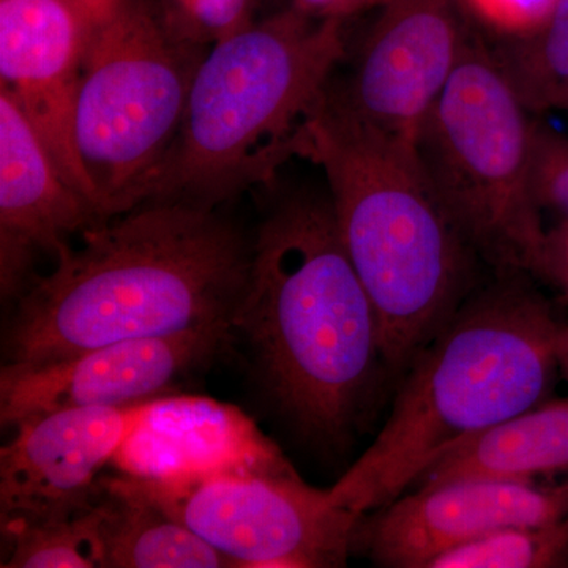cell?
<instances>
[{
    "mask_svg": "<svg viewBox=\"0 0 568 568\" xmlns=\"http://www.w3.org/2000/svg\"><path fill=\"white\" fill-rule=\"evenodd\" d=\"M80 234V245L63 246L50 274L18 298L3 345L10 364L233 327L252 241L216 209L148 203Z\"/></svg>",
    "mask_w": 568,
    "mask_h": 568,
    "instance_id": "obj_1",
    "label": "cell"
},
{
    "mask_svg": "<svg viewBox=\"0 0 568 568\" xmlns=\"http://www.w3.org/2000/svg\"><path fill=\"white\" fill-rule=\"evenodd\" d=\"M233 331L298 432L331 444L351 436L387 368L375 306L328 194L295 193L265 216Z\"/></svg>",
    "mask_w": 568,
    "mask_h": 568,
    "instance_id": "obj_2",
    "label": "cell"
},
{
    "mask_svg": "<svg viewBox=\"0 0 568 568\" xmlns=\"http://www.w3.org/2000/svg\"><path fill=\"white\" fill-rule=\"evenodd\" d=\"M528 278L496 274L467 295L403 376L372 446L328 489L335 506H386L452 448L548 399L562 324Z\"/></svg>",
    "mask_w": 568,
    "mask_h": 568,
    "instance_id": "obj_3",
    "label": "cell"
},
{
    "mask_svg": "<svg viewBox=\"0 0 568 568\" xmlns=\"http://www.w3.org/2000/svg\"><path fill=\"white\" fill-rule=\"evenodd\" d=\"M298 156L323 168L343 245L375 306L387 375L403 377L476 290L477 256L417 151L366 129L328 92Z\"/></svg>",
    "mask_w": 568,
    "mask_h": 568,
    "instance_id": "obj_4",
    "label": "cell"
},
{
    "mask_svg": "<svg viewBox=\"0 0 568 568\" xmlns=\"http://www.w3.org/2000/svg\"><path fill=\"white\" fill-rule=\"evenodd\" d=\"M345 51V21L316 20L294 6L212 47L148 203L216 209L271 185L298 156Z\"/></svg>",
    "mask_w": 568,
    "mask_h": 568,
    "instance_id": "obj_5",
    "label": "cell"
},
{
    "mask_svg": "<svg viewBox=\"0 0 568 568\" xmlns=\"http://www.w3.org/2000/svg\"><path fill=\"white\" fill-rule=\"evenodd\" d=\"M532 125L495 51L470 29L416 151L448 220L495 274L534 278L547 233L530 178Z\"/></svg>",
    "mask_w": 568,
    "mask_h": 568,
    "instance_id": "obj_6",
    "label": "cell"
},
{
    "mask_svg": "<svg viewBox=\"0 0 568 568\" xmlns=\"http://www.w3.org/2000/svg\"><path fill=\"white\" fill-rule=\"evenodd\" d=\"M205 54L164 29L153 0H121L92 26L74 140L100 220L148 203Z\"/></svg>",
    "mask_w": 568,
    "mask_h": 568,
    "instance_id": "obj_7",
    "label": "cell"
},
{
    "mask_svg": "<svg viewBox=\"0 0 568 568\" xmlns=\"http://www.w3.org/2000/svg\"><path fill=\"white\" fill-rule=\"evenodd\" d=\"M153 503L234 567L336 568L353 555L361 515L335 506L290 463L179 480L133 477Z\"/></svg>",
    "mask_w": 568,
    "mask_h": 568,
    "instance_id": "obj_8",
    "label": "cell"
},
{
    "mask_svg": "<svg viewBox=\"0 0 568 568\" xmlns=\"http://www.w3.org/2000/svg\"><path fill=\"white\" fill-rule=\"evenodd\" d=\"M469 32L458 0H388L353 73L339 88L331 82L328 95L366 129L416 151Z\"/></svg>",
    "mask_w": 568,
    "mask_h": 568,
    "instance_id": "obj_9",
    "label": "cell"
},
{
    "mask_svg": "<svg viewBox=\"0 0 568 568\" xmlns=\"http://www.w3.org/2000/svg\"><path fill=\"white\" fill-rule=\"evenodd\" d=\"M231 335V325H215L182 335L125 339L39 364L6 362L0 372V422L11 429L54 410L152 402L207 365Z\"/></svg>",
    "mask_w": 568,
    "mask_h": 568,
    "instance_id": "obj_10",
    "label": "cell"
},
{
    "mask_svg": "<svg viewBox=\"0 0 568 568\" xmlns=\"http://www.w3.org/2000/svg\"><path fill=\"white\" fill-rule=\"evenodd\" d=\"M566 515L568 476L555 485L493 478L428 485L361 515L353 552L379 567L428 568L469 541Z\"/></svg>",
    "mask_w": 568,
    "mask_h": 568,
    "instance_id": "obj_11",
    "label": "cell"
},
{
    "mask_svg": "<svg viewBox=\"0 0 568 568\" xmlns=\"http://www.w3.org/2000/svg\"><path fill=\"white\" fill-rule=\"evenodd\" d=\"M142 405L74 407L13 426L0 450L2 518L41 521L89 510L99 496L100 473L133 432Z\"/></svg>",
    "mask_w": 568,
    "mask_h": 568,
    "instance_id": "obj_12",
    "label": "cell"
},
{
    "mask_svg": "<svg viewBox=\"0 0 568 568\" xmlns=\"http://www.w3.org/2000/svg\"><path fill=\"white\" fill-rule=\"evenodd\" d=\"M92 26L73 0H0V89L95 212L74 140L82 58Z\"/></svg>",
    "mask_w": 568,
    "mask_h": 568,
    "instance_id": "obj_13",
    "label": "cell"
},
{
    "mask_svg": "<svg viewBox=\"0 0 568 568\" xmlns=\"http://www.w3.org/2000/svg\"><path fill=\"white\" fill-rule=\"evenodd\" d=\"M100 222L61 173L9 93L0 89V291L20 298L40 253L58 254L69 237Z\"/></svg>",
    "mask_w": 568,
    "mask_h": 568,
    "instance_id": "obj_14",
    "label": "cell"
},
{
    "mask_svg": "<svg viewBox=\"0 0 568 568\" xmlns=\"http://www.w3.org/2000/svg\"><path fill=\"white\" fill-rule=\"evenodd\" d=\"M112 463L123 476L179 480L287 462L235 407L203 396L164 395L142 405L140 420Z\"/></svg>",
    "mask_w": 568,
    "mask_h": 568,
    "instance_id": "obj_15",
    "label": "cell"
},
{
    "mask_svg": "<svg viewBox=\"0 0 568 568\" xmlns=\"http://www.w3.org/2000/svg\"><path fill=\"white\" fill-rule=\"evenodd\" d=\"M568 476V398L545 399L448 450L417 478L416 487L448 481H537Z\"/></svg>",
    "mask_w": 568,
    "mask_h": 568,
    "instance_id": "obj_16",
    "label": "cell"
},
{
    "mask_svg": "<svg viewBox=\"0 0 568 568\" xmlns=\"http://www.w3.org/2000/svg\"><path fill=\"white\" fill-rule=\"evenodd\" d=\"M100 511L102 568H226L233 562L171 517L133 477H103Z\"/></svg>",
    "mask_w": 568,
    "mask_h": 568,
    "instance_id": "obj_17",
    "label": "cell"
},
{
    "mask_svg": "<svg viewBox=\"0 0 568 568\" xmlns=\"http://www.w3.org/2000/svg\"><path fill=\"white\" fill-rule=\"evenodd\" d=\"M493 51L530 114L556 111L568 93V0H559L537 31Z\"/></svg>",
    "mask_w": 568,
    "mask_h": 568,
    "instance_id": "obj_18",
    "label": "cell"
},
{
    "mask_svg": "<svg viewBox=\"0 0 568 568\" xmlns=\"http://www.w3.org/2000/svg\"><path fill=\"white\" fill-rule=\"evenodd\" d=\"M2 534L10 548L3 568H102L97 500L70 518H2Z\"/></svg>",
    "mask_w": 568,
    "mask_h": 568,
    "instance_id": "obj_19",
    "label": "cell"
},
{
    "mask_svg": "<svg viewBox=\"0 0 568 568\" xmlns=\"http://www.w3.org/2000/svg\"><path fill=\"white\" fill-rule=\"evenodd\" d=\"M568 567V515L545 525L500 530L444 552L428 568Z\"/></svg>",
    "mask_w": 568,
    "mask_h": 568,
    "instance_id": "obj_20",
    "label": "cell"
},
{
    "mask_svg": "<svg viewBox=\"0 0 568 568\" xmlns=\"http://www.w3.org/2000/svg\"><path fill=\"white\" fill-rule=\"evenodd\" d=\"M257 0H153L164 29L182 43L209 51L252 26Z\"/></svg>",
    "mask_w": 568,
    "mask_h": 568,
    "instance_id": "obj_21",
    "label": "cell"
},
{
    "mask_svg": "<svg viewBox=\"0 0 568 568\" xmlns=\"http://www.w3.org/2000/svg\"><path fill=\"white\" fill-rule=\"evenodd\" d=\"M532 192L541 212L568 222V134L534 119L530 148Z\"/></svg>",
    "mask_w": 568,
    "mask_h": 568,
    "instance_id": "obj_22",
    "label": "cell"
},
{
    "mask_svg": "<svg viewBox=\"0 0 568 568\" xmlns=\"http://www.w3.org/2000/svg\"><path fill=\"white\" fill-rule=\"evenodd\" d=\"M559 0H458L469 22L499 41L521 39L537 31Z\"/></svg>",
    "mask_w": 568,
    "mask_h": 568,
    "instance_id": "obj_23",
    "label": "cell"
},
{
    "mask_svg": "<svg viewBox=\"0 0 568 568\" xmlns=\"http://www.w3.org/2000/svg\"><path fill=\"white\" fill-rule=\"evenodd\" d=\"M534 278L544 280L568 298V222L547 227Z\"/></svg>",
    "mask_w": 568,
    "mask_h": 568,
    "instance_id": "obj_24",
    "label": "cell"
},
{
    "mask_svg": "<svg viewBox=\"0 0 568 568\" xmlns=\"http://www.w3.org/2000/svg\"><path fill=\"white\" fill-rule=\"evenodd\" d=\"M388 0H294L291 6L304 11L316 20L345 21L354 14L376 7H383Z\"/></svg>",
    "mask_w": 568,
    "mask_h": 568,
    "instance_id": "obj_25",
    "label": "cell"
},
{
    "mask_svg": "<svg viewBox=\"0 0 568 568\" xmlns=\"http://www.w3.org/2000/svg\"><path fill=\"white\" fill-rule=\"evenodd\" d=\"M73 2L95 24L106 18L121 0H73Z\"/></svg>",
    "mask_w": 568,
    "mask_h": 568,
    "instance_id": "obj_26",
    "label": "cell"
},
{
    "mask_svg": "<svg viewBox=\"0 0 568 568\" xmlns=\"http://www.w3.org/2000/svg\"><path fill=\"white\" fill-rule=\"evenodd\" d=\"M556 355H558L559 373H562L568 383V324H562V327H560Z\"/></svg>",
    "mask_w": 568,
    "mask_h": 568,
    "instance_id": "obj_27",
    "label": "cell"
},
{
    "mask_svg": "<svg viewBox=\"0 0 568 568\" xmlns=\"http://www.w3.org/2000/svg\"><path fill=\"white\" fill-rule=\"evenodd\" d=\"M556 111L568 112V93L566 97H564L562 100H560V103L558 104V110Z\"/></svg>",
    "mask_w": 568,
    "mask_h": 568,
    "instance_id": "obj_28",
    "label": "cell"
}]
</instances>
